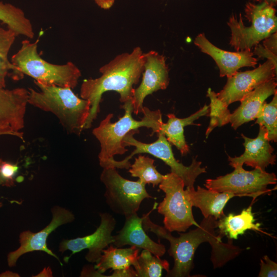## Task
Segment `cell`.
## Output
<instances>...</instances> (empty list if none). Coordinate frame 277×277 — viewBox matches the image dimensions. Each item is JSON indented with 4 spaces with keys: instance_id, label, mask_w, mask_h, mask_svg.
Returning <instances> with one entry per match:
<instances>
[{
    "instance_id": "cell-27",
    "label": "cell",
    "mask_w": 277,
    "mask_h": 277,
    "mask_svg": "<svg viewBox=\"0 0 277 277\" xmlns=\"http://www.w3.org/2000/svg\"><path fill=\"white\" fill-rule=\"evenodd\" d=\"M207 96L210 101L208 114L210 120L205 133L206 138L215 128L223 126L229 123L231 114L228 106L217 97L216 93L211 88H208Z\"/></svg>"
},
{
    "instance_id": "cell-17",
    "label": "cell",
    "mask_w": 277,
    "mask_h": 277,
    "mask_svg": "<svg viewBox=\"0 0 277 277\" xmlns=\"http://www.w3.org/2000/svg\"><path fill=\"white\" fill-rule=\"evenodd\" d=\"M28 94L24 88L9 90L0 86V127L17 132L24 128Z\"/></svg>"
},
{
    "instance_id": "cell-35",
    "label": "cell",
    "mask_w": 277,
    "mask_h": 277,
    "mask_svg": "<svg viewBox=\"0 0 277 277\" xmlns=\"http://www.w3.org/2000/svg\"><path fill=\"white\" fill-rule=\"evenodd\" d=\"M81 276H104L102 273L98 272L96 269L91 265L86 266L83 267Z\"/></svg>"
},
{
    "instance_id": "cell-12",
    "label": "cell",
    "mask_w": 277,
    "mask_h": 277,
    "mask_svg": "<svg viewBox=\"0 0 277 277\" xmlns=\"http://www.w3.org/2000/svg\"><path fill=\"white\" fill-rule=\"evenodd\" d=\"M101 223L96 230L91 234L70 240H63L60 244L59 251L66 250L72 252L71 255L88 249L86 260L90 263H96L100 259L102 251L114 242V231L116 221L108 212L100 213ZM70 255V256H71Z\"/></svg>"
},
{
    "instance_id": "cell-8",
    "label": "cell",
    "mask_w": 277,
    "mask_h": 277,
    "mask_svg": "<svg viewBox=\"0 0 277 277\" xmlns=\"http://www.w3.org/2000/svg\"><path fill=\"white\" fill-rule=\"evenodd\" d=\"M159 188L165 194L159 204L157 212L164 216V227L169 232H185L192 225L199 224L194 220L192 205L183 180L173 172L164 175Z\"/></svg>"
},
{
    "instance_id": "cell-21",
    "label": "cell",
    "mask_w": 277,
    "mask_h": 277,
    "mask_svg": "<svg viewBox=\"0 0 277 277\" xmlns=\"http://www.w3.org/2000/svg\"><path fill=\"white\" fill-rule=\"evenodd\" d=\"M209 112V106L205 105L197 111L186 118H180L172 113L168 114L167 115L168 121L166 123H162L160 132L165 135L170 144L180 150L182 155H186L189 152V148L185 141V127L196 125L194 124V122L201 116L208 115Z\"/></svg>"
},
{
    "instance_id": "cell-33",
    "label": "cell",
    "mask_w": 277,
    "mask_h": 277,
    "mask_svg": "<svg viewBox=\"0 0 277 277\" xmlns=\"http://www.w3.org/2000/svg\"><path fill=\"white\" fill-rule=\"evenodd\" d=\"M276 32L264 39L263 46L274 54L277 55Z\"/></svg>"
},
{
    "instance_id": "cell-22",
    "label": "cell",
    "mask_w": 277,
    "mask_h": 277,
    "mask_svg": "<svg viewBox=\"0 0 277 277\" xmlns=\"http://www.w3.org/2000/svg\"><path fill=\"white\" fill-rule=\"evenodd\" d=\"M140 248L135 246L122 248L110 245L102 251V254L94 266L96 270L103 273L108 269L112 271L130 268L131 266L136 269L137 267V257Z\"/></svg>"
},
{
    "instance_id": "cell-15",
    "label": "cell",
    "mask_w": 277,
    "mask_h": 277,
    "mask_svg": "<svg viewBox=\"0 0 277 277\" xmlns=\"http://www.w3.org/2000/svg\"><path fill=\"white\" fill-rule=\"evenodd\" d=\"M194 43L202 52L210 56L215 62L221 77H229L244 67H254L258 63L257 58L254 57L251 50L236 52L224 50L211 43L204 33L198 34Z\"/></svg>"
},
{
    "instance_id": "cell-3",
    "label": "cell",
    "mask_w": 277,
    "mask_h": 277,
    "mask_svg": "<svg viewBox=\"0 0 277 277\" xmlns=\"http://www.w3.org/2000/svg\"><path fill=\"white\" fill-rule=\"evenodd\" d=\"M124 109V115L114 123L111 120L113 116L109 113L92 130V133L100 144L98 155L100 166L107 168L113 161L116 155L124 154L128 149L124 146L123 140L130 132L137 130L140 127L152 129V133H159L163 122L160 110L152 111L144 107V116L140 121L134 120L132 115L133 105L132 99L125 102L121 106Z\"/></svg>"
},
{
    "instance_id": "cell-20",
    "label": "cell",
    "mask_w": 277,
    "mask_h": 277,
    "mask_svg": "<svg viewBox=\"0 0 277 277\" xmlns=\"http://www.w3.org/2000/svg\"><path fill=\"white\" fill-rule=\"evenodd\" d=\"M192 206L200 209L204 217L209 216L218 220L224 216V208L231 198L236 196L227 192H217L197 186L186 187Z\"/></svg>"
},
{
    "instance_id": "cell-38",
    "label": "cell",
    "mask_w": 277,
    "mask_h": 277,
    "mask_svg": "<svg viewBox=\"0 0 277 277\" xmlns=\"http://www.w3.org/2000/svg\"><path fill=\"white\" fill-rule=\"evenodd\" d=\"M270 4H272L273 6H275L277 3V0H265Z\"/></svg>"
},
{
    "instance_id": "cell-16",
    "label": "cell",
    "mask_w": 277,
    "mask_h": 277,
    "mask_svg": "<svg viewBox=\"0 0 277 277\" xmlns=\"http://www.w3.org/2000/svg\"><path fill=\"white\" fill-rule=\"evenodd\" d=\"M241 136L244 140L245 151L239 156H228L231 167L245 164L265 170L269 165L275 164L276 155L273 153L274 149L270 144L267 130L264 126L259 125V133L255 138H249L244 134H241Z\"/></svg>"
},
{
    "instance_id": "cell-7",
    "label": "cell",
    "mask_w": 277,
    "mask_h": 277,
    "mask_svg": "<svg viewBox=\"0 0 277 277\" xmlns=\"http://www.w3.org/2000/svg\"><path fill=\"white\" fill-rule=\"evenodd\" d=\"M134 130L130 132L124 137L123 143L124 146L135 147L133 151L122 161L114 160L109 165V167L118 169H129L131 164L129 160L135 154L148 153L163 161L170 167L171 172L180 177L186 187H194L196 179L201 174L206 173V168L201 167L202 162L196 158L192 159L191 164L186 166L180 163L175 157L172 150L171 144L167 140L165 135L159 132L158 138L151 143H145L136 140L133 137Z\"/></svg>"
},
{
    "instance_id": "cell-18",
    "label": "cell",
    "mask_w": 277,
    "mask_h": 277,
    "mask_svg": "<svg viewBox=\"0 0 277 277\" xmlns=\"http://www.w3.org/2000/svg\"><path fill=\"white\" fill-rule=\"evenodd\" d=\"M125 217L123 227L116 235H113L114 242L112 244L115 247H122L129 245L148 250L157 256L161 257L165 254V246L151 240L144 229L142 217H139L137 213Z\"/></svg>"
},
{
    "instance_id": "cell-2",
    "label": "cell",
    "mask_w": 277,
    "mask_h": 277,
    "mask_svg": "<svg viewBox=\"0 0 277 277\" xmlns=\"http://www.w3.org/2000/svg\"><path fill=\"white\" fill-rule=\"evenodd\" d=\"M144 53L136 47L130 53L115 56L100 68L101 75L96 78L85 80L81 87V97L91 104L90 113L85 126L90 128L100 111V104L104 93L114 91L119 93L121 102L132 99L134 88L144 70Z\"/></svg>"
},
{
    "instance_id": "cell-1",
    "label": "cell",
    "mask_w": 277,
    "mask_h": 277,
    "mask_svg": "<svg viewBox=\"0 0 277 277\" xmlns=\"http://www.w3.org/2000/svg\"><path fill=\"white\" fill-rule=\"evenodd\" d=\"M150 212L142 216L143 227L146 233H154L159 239H166L169 242L168 252L174 260L172 269L166 276L187 277L193 268V259L195 250L202 243L208 242L212 247L211 260L214 268L223 266L234 259L241 252V249L232 244V240L227 243L222 242L215 229L217 221L214 217H204L194 230L180 233L174 237L164 227L153 223L149 215Z\"/></svg>"
},
{
    "instance_id": "cell-25",
    "label": "cell",
    "mask_w": 277,
    "mask_h": 277,
    "mask_svg": "<svg viewBox=\"0 0 277 277\" xmlns=\"http://www.w3.org/2000/svg\"><path fill=\"white\" fill-rule=\"evenodd\" d=\"M154 160L148 156L139 155L131 165L129 172L132 177H138L142 182L152 184L153 187L159 185L163 179L154 165Z\"/></svg>"
},
{
    "instance_id": "cell-31",
    "label": "cell",
    "mask_w": 277,
    "mask_h": 277,
    "mask_svg": "<svg viewBox=\"0 0 277 277\" xmlns=\"http://www.w3.org/2000/svg\"><path fill=\"white\" fill-rule=\"evenodd\" d=\"M261 260V269L259 273V277L277 276V264L271 260L267 255H265Z\"/></svg>"
},
{
    "instance_id": "cell-11",
    "label": "cell",
    "mask_w": 277,
    "mask_h": 277,
    "mask_svg": "<svg viewBox=\"0 0 277 277\" xmlns=\"http://www.w3.org/2000/svg\"><path fill=\"white\" fill-rule=\"evenodd\" d=\"M276 68L271 61L267 60L253 70L237 71L227 77L226 84L216 95L228 106L231 103L240 101L255 88L274 78L276 74Z\"/></svg>"
},
{
    "instance_id": "cell-34",
    "label": "cell",
    "mask_w": 277,
    "mask_h": 277,
    "mask_svg": "<svg viewBox=\"0 0 277 277\" xmlns=\"http://www.w3.org/2000/svg\"><path fill=\"white\" fill-rule=\"evenodd\" d=\"M112 277H137L135 269L131 267L129 269L120 270H114L113 273L109 275Z\"/></svg>"
},
{
    "instance_id": "cell-19",
    "label": "cell",
    "mask_w": 277,
    "mask_h": 277,
    "mask_svg": "<svg viewBox=\"0 0 277 277\" xmlns=\"http://www.w3.org/2000/svg\"><path fill=\"white\" fill-rule=\"evenodd\" d=\"M275 77L263 83L244 96L240 106L230 114L231 127L236 130L244 123L255 119L266 100L276 92Z\"/></svg>"
},
{
    "instance_id": "cell-5",
    "label": "cell",
    "mask_w": 277,
    "mask_h": 277,
    "mask_svg": "<svg viewBox=\"0 0 277 277\" xmlns=\"http://www.w3.org/2000/svg\"><path fill=\"white\" fill-rule=\"evenodd\" d=\"M38 41L22 42L21 48L11 57L15 66L11 74L12 78L19 80L27 75L45 85L74 89L81 76L80 70L71 62L55 65L43 59L37 52Z\"/></svg>"
},
{
    "instance_id": "cell-13",
    "label": "cell",
    "mask_w": 277,
    "mask_h": 277,
    "mask_svg": "<svg viewBox=\"0 0 277 277\" xmlns=\"http://www.w3.org/2000/svg\"><path fill=\"white\" fill-rule=\"evenodd\" d=\"M144 70L140 86L134 89L132 96L133 112H143V102L148 95L164 90L169 85L168 69L165 57L155 51L144 53Z\"/></svg>"
},
{
    "instance_id": "cell-9",
    "label": "cell",
    "mask_w": 277,
    "mask_h": 277,
    "mask_svg": "<svg viewBox=\"0 0 277 277\" xmlns=\"http://www.w3.org/2000/svg\"><path fill=\"white\" fill-rule=\"evenodd\" d=\"M100 180L106 189V203L117 214L126 216L137 213L144 200L154 199L146 190L145 184L124 178L115 168H103Z\"/></svg>"
},
{
    "instance_id": "cell-24",
    "label": "cell",
    "mask_w": 277,
    "mask_h": 277,
    "mask_svg": "<svg viewBox=\"0 0 277 277\" xmlns=\"http://www.w3.org/2000/svg\"><path fill=\"white\" fill-rule=\"evenodd\" d=\"M0 21L7 24L8 28L13 30L16 36L21 35L29 38H33L32 25L20 8L0 1Z\"/></svg>"
},
{
    "instance_id": "cell-28",
    "label": "cell",
    "mask_w": 277,
    "mask_h": 277,
    "mask_svg": "<svg viewBox=\"0 0 277 277\" xmlns=\"http://www.w3.org/2000/svg\"><path fill=\"white\" fill-rule=\"evenodd\" d=\"M269 103L266 101L256 118L255 124L264 126L267 130L269 141H277V91Z\"/></svg>"
},
{
    "instance_id": "cell-32",
    "label": "cell",
    "mask_w": 277,
    "mask_h": 277,
    "mask_svg": "<svg viewBox=\"0 0 277 277\" xmlns=\"http://www.w3.org/2000/svg\"><path fill=\"white\" fill-rule=\"evenodd\" d=\"M252 52L254 55L260 57L266 58L271 61L277 67V55L265 48L262 45L259 44L256 45Z\"/></svg>"
},
{
    "instance_id": "cell-4",
    "label": "cell",
    "mask_w": 277,
    "mask_h": 277,
    "mask_svg": "<svg viewBox=\"0 0 277 277\" xmlns=\"http://www.w3.org/2000/svg\"><path fill=\"white\" fill-rule=\"evenodd\" d=\"M34 83L39 90L28 89V104L54 114L67 132L80 135L90 115V102L78 97L70 88Z\"/></svg>"
},
{
    "instance_id": "cell-10",
    "label": "cell",
    "mask_w": 277,
    "mask_h": 277,
    "mask_svg": "<svg viewBox=\"0 0 277 277\" xmlns=\"http://www.w3.org/2000/svg\"><path fill=\"white\" fill-rule=\"evenodd\" d=\"M232 167L234 169L230 173L206 180L204 186L207 189L230 192L236 196L252 197L253 201L256 197L271 191L267 188L268 185L276 184L277 178L274 173L259 168L247 171L241 165Z\"/></svg>"
},
{
    "instance_id": "cell-29",
    "label": "cell",
    "mask_w": 277,
    "mask_h": 277,
    "mask_svg": "<svg viewBox=\"0 0 277 277\" xmlns=\"http://www.w3.org/2000/svg\"><path fill=\"white\" fill-rule=\"evenodd\" d=\"M17 36L10 29L0 27V86L6 87V78L9 70L13 71L15 66L8 59V53Z\"/></svg>"
},
{
    "instance_id": "cell-26",
    "label": "cell",
    "mask_w": 277,
    "mask_h": 277,
    "mask_svg": "<svg viewBox=\"0 0 277 277\" xmlns=\"http://www.w3.org/2000/svg\"><path fill=\"white\" fill-rule=\"evenodd\" d=\"M137 262V267L135 269L137 277H160L163 269L167 272L170 270L167 261L145 249L138 254Z\"/></svg>"
},
{
    "instance_id": "cell-14",
    "label": "cell",
    "mask_w": 277,
    "mask_h": 277,
    "mask_svg": "<svg viewBox=\"0 0 277 277\" xmlns=\"http://www.w3.org/2000/svg\"><path fill=\"white\" fill-rule=\"evenodd\" d=\"M51 212L52 220L44 229L37 232L33 233L30 230H26L20 234V247L16 250L10 252L8 255L9 266H14L21 255L34 251L45 252L58 260V257L48 248L47 238L49 235L60 226L73 222L74 216L69 210L59 206H54L51 209Z\"/></svg>"
},
{
    "instance_id": "cell-39",
    "label": "cell",
    "mask_w": 277,
    "mask_h": 277,
    "mask_svg": "<svg viewBox=\"0 0 277 277\" xmlns=\"http://www.w3.org/2000/svg\"><path fill=\"white\" fill-rule=\"evenodd\" d=\"M2 206V203L0 202V208Z\"/></svg>"
},
{
    "instance_id": "cell-36",
    "label": "cell",
    "mask_w": 277,
    "mask_h": 277,
    "mask_svg": "<svg viewBox=\"0 0 277 277\" xmlns=\"http://www.w3.org/2000/svg\"><path fill=\"white\" fill-rule=\"evenodd\" d=\"M10 135L23 139L24 134L22 132L15 131L10 127H0V135Z\"/></svg>"
},
{
    "instance_id": "cell-30",
    "label": "cell",
    "mask_w": 277,
    "mask_h": 277,
    "mask_svg": "<svg viewBox=\"0 0 277 277\" xmlns=\"http://www.w3.org/2000/svg\"><path fill=\"white\" fill-rule=\"evenodd\" d=\"M18 168L17 164L7 162L0 157V185L7 187L14 186L15 176Z\"/></svg>"
},
{
    "instance_id": "cell-6",
    "label": "cell",
    "mask_w": 277,
    "mask_h": 277,
    "mask_svg": "<svg viewBox=\"0 0 277 277\" xmlns=\"http://www.w3.org/2000/svg\"><path fill=\"white\" fill-rule=\"evenodd\" d=\"M274 6L268 2L255 4L248 2L245 6V16L251 23L244 25L241 14L239 19L232 15L227 23L231 30L229 42L236 51L251 50L260 42L276 32L277 18Z\"/></svg>"
},
{
    "instance_id": "cell-23",
    "label": "cell",
    "mask_w": 277,
    "mask_h": 277,
    "mask_svg": "<svg viewBox=\"0 0 277 277\" xmlns=\"http://www.w3.org/2000/svg\"><path fill=\"white\" fill-rule=\"evenodd\" d=\"M252 204L242 210L239 214L229 213L217 221V231L222 238L226 236L228 239L236 240L240 235L243 234L247 230L252 229L263 232L259 223L255 224V219L252 212Z\"/></svg>"
},
{
    "instance_id": "cell-37",
    "label": "cell",
    "mask_w": 277,
    "mask_h": 277,
    "mask_svg": "<svg viewBox=\"0 0 277 277\" xmlns=\"http://www.w3.org/2000/svg\"><path fill=\"white\" fill-rule=\"evenodd\" d=\"M95 3L101 8L108 9L110 8L114 3L115 0H93Z\"/></svg>"
}]
</instances>
